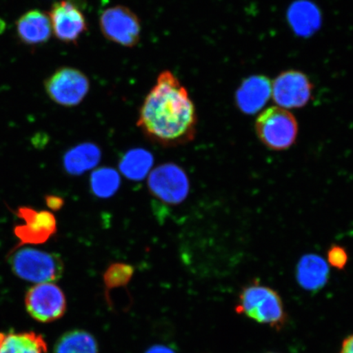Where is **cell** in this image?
<instances>
[{
  "label": "cell",
  "mask_w": 353,
  "mask_h": 353,
  "mask_svg": "<svg viewBox=\"0 0 353 353\" xmlns=\"http://www.w3.org/2000/svg\"><path fill=\"white\" fill-rule=\"evenodd\" d=\"M197 122L187 88L170 70L162 72L141 105L137 125L152 143L174 148L195 139Z\"/></svg>",
  "instance_id": "1"
},
{
  "label": "cell",
  "mask_w": 353,
  "mask_h": 353,
  "mask_svg": "<svg viewBox=\"0 0 353 353\" xmlns=\"http://www.w3.org/2000/svg\"><path fill=\"white\" fill-rule=\"evenodd\" d=\"M236 310L258 323L272 328L281 329L286 321L280 295L274 290L259 285L258 282L242 290Z\"/></svg>",
  "instance_id": "2"
},
{
  "label": "cell",
  "mask_w": 353,
  "mask_h": 353,
  "mask_svg": "<svg viewBox=\"0 0 353 353\" xmlns=\"http://www.w3.org/2000/svg\"><path fill=\"white\" fill-rule=\"evenodd\" d=\"M10 265L17 276L33 283H48L60 279L64 266L59 255L23 247L10 255Z\"/></svg>",
  "instance_id": "3"
},
{
  "label": "cell",
  "mask_w": 353,
  "mask_h": 353,
  "mask_svg": "<svg viewBox=\"0 0 353 353\" xmlns=\"http://www.w3.org/2000/svg\"><path fill=\"white\" fill-rule=\"evenodd\" d=\"M255 128L261 142L274 151L290 148L297 139L296 119L284 108L272 107L264 110L256 121Z\"/></svg>",
  "instance_id": "4"
},
{
  "label": "cell",
  "mask_w": 353,
  "mask_h": 353,
  "mask_svg": "<svg viewBox=\"0 0 353 353\" xmlns=\"http://www.w3.org/2000/svg\"><path fill=\"white\" fill-rule=\"evenodd\" d=\"M99 26L103 37L119 46L134 48L140 42L142 23L139 16L126 6L105 8L101 13Z\"/></svg>",
  "instance_id": "5"
},
{
  "label": "cell",
  "mask_w": 353,
  "mask_h": 353,
  "mask_svg": "<svg viewBox=\"0 0 353 353\" xmlns=\"http://www.w3.org/2000/svg\"><path fill=\"white\" fill-rule=\"evenodd\" d=\"M47 94L55 103L65 108L81 104L90 90L86 74L77 68L63 66L44 82Z\"/></svg>",
  "instance_id": "6"
},
{
  "label": "cell",
  "mask_w": 353,
  "mask_h": 353,
  "mask_svg": "<svg viewBox=\"0 0 353 353\" xmlns=\"http://www.w3.org/2000/svg\"><path fill=\"white\" fill-rule=\"evenodd\" d=\"M25 305L34 320L50 323L64 316L66 300L60 287L48 282L32 287L26 294Z\"/></svg>",
  "instance_id": "7"
},
{
  "label": "cell",
  "mask_w": 353,
  "mask_h": 353,
  "mask_svg": "<svg viewBox=\"0 0 353 353\" xmlns=\"http://www.w3.org/2000/svg\"><path fill=\"white\" fill-rule=\"evenodd\" d=\"M48 17L52 33L61 42L77 44L88 32L86 17L76 0H61L54 3Z\"/></svg>",
  "instance_id": "8"
},
{
  "label": "cell",
  "mask_w": 353,
  "mask_h": 353,
  "mask_svg": "<svg viewBox=\"0 0 353 353\" xmlns=\"http://www.w3.org/2000/svg\"><path fill=\"white\" fill-rule=\"evenodd\" d=\"M148 186L153 195L168 204L183 202L188 195V176L174 164L162 165L149 176Z\"/></svg>",
  "instance_id": "9"
},
{
  "label": "cell",
  "mask_w": 353,
  "mask_h": 353,
  "mask_svg": "<svg viewBox=\"0 0 353 353\" xmlns=\"http://www.w3.org/2000/svg\"><path fill=\"white\" fill-rule=\"evenodd\" d=\"M312 85L305 74L290 70L280 74L273 83L272 94L281 108H299L310 100Z\"/></svg>",
  "instance_id": "10"
},
{
  "label": "cell",
  "mask_w": 353,
  "mask_h": 353,
  "mask_svg": "<svg viewBox=\"0 0 353 353\" xmlns=\"http://www.w3.org/2000/svg\"><path fill=\"white\" fill-rule=\"evenodd\" d=\"M16 29L20 41L28 46H38L47 43L52 33L50 17L39 10L24 13L17 20Z\"/></svg>",
  "instance_id": "11"
},
{
  "label": "cell",
  "mask_w": 353,
  "mask_h": 353,
  "mask_svg": "<svg viewBox=\"0 0 353 353\" xmlns=\"http://www.w3.org/2000/svg\"><path fill=\"white\" fill-rule=\"evenodd\" d=\"M272 85L267 77L254 76L246 79L236 92V103L243 112H259L272 95Z\"/></svg>",
  "instance_id": "12"
},
{
  "label": "cell",
  "mask_w": 353,
  "mask_h": 353,
  "mask_svg": "<svg viewBox=\"0 0 353 353\" xmlns=\"http://www.w3.org/2000/svg\"><path fill=\"white\" fill-rule=\"evenodd\" d=\"M25 224L17 228V236L22 241L42 243L54 235L57 223L54 215L50 212L23 211Z\"/></svg>",
  "instance_id": "13"
},
{
  "label": "cell",
  "mask_w": 353,
  "mask_h": 353,
  "mask_svg": "<svg viewBox=\"0 0 353 353\" xmlns=\"http://www.w3.org/2000/svg\"><path fill=\"white\" fill-rule=\"evenodd\" d=\"M47 351L46 339L34 331L0 332V353H47Z\"/></svg>",
  "instance_id": "14"
},
{
  "label": "cell",
  "mask_w": 353,
  "mask_h": 353,
  "mask_svg": "<svg viewBox=\"0 0 353 353\" xmlns=\"http://www.w3.org/2000/svg\"><path fill=\"white\" fill-rule=\"evenodd\" d=\"M329 267L325 260L316 254L303 256L297 267V279L303 288L316 291L328 281Z\"/></svg>",
  "instance_id": "15"
},
{
  "label": "cell",
  "mask_w": 353,
  "mask_h": 353,
  "mask_svg": "<svg viewBox=\"0 0 353 353\" xmlns=\"http://www.w3.org/2000/svg\"><path fill=\"white\" fill-rule=\"evenodd\" d=\"M288 19L295 33L308 37L316 32L321 25L320 12L308 1H298L290 8Z\"/></svg>",
  "instance_id": "16"
},
{
  "label": "cell",
  "mask_w": 353,
  "mask_h": 353,
  "mask_svg": "<svg viewBox=\"0 0 353 353\" xmlns=\"http://www.w3.org/2000/svg\"><path fill=\"white\" fill-rule=\"evenodd\" d=\"M101 152L97 145L85 143L70 150L64 157L65 170L72 175H79L94 168L100 161Z\"/></svg>",
  "instance_id": "17"
},
{
  "label": "cell",
  "mask_w": 353,
  "mask_h": 353,
  "mask_svg": "<svg viewBox=\"0 0 353 353\" xmlns=\"http://www.w3.org/2000/svg\"><path fill=\"white\" fill-rule=\"evenodd\" d=\"M153 164L151 153L143 149L132 150L127 152L120 163V169L126 178L141 180L148 174Z\"/></svg>",
  "instance_id": "18"
},
{
  "label": "cell",
  "mask_w": 353,
  "mask_h": 353,
  "mask_svg": "<svg viewBox=\"0 0 353 353\" xmlns=\"http://www.w3.org/2000/svg\"><path fill=\"white\" fill-rule=\"evenodd\" d=\"M54 353H99V348L90 334L74 330L61 337L56 344Z\"/></svg>",
  "instance_id": "19"
},
{
  "label": "cell",
  "mask_w": 353,
  "mask_h": 353,
  "mask_svg": "<svg viewBox=\"0 0 353 353\" xmlns=\"http://www.w3.org/2000/svg\"><path fill=\"white\" fill-rule=\"evenodd\" d=\"M121 178L117 172L110 168H101L91 176V188L97 196L107 198L117 192Z\"/></svg>",
  "instance_id": "20"
},
{
  "label": "cell",
  "mask_w": 353,
  "mask_h": 353,
  "mask_svg": "<svg viewBox=\"0 0 353 353\" xmlns=\"http://www.w3.org/2000/svg\"><path fill=\"white\" fill-rule=\"evenodd\" d=\"M134 268L131 265L116 263L110 265L104 274V283L108 289L125 286L134 275Z\"/></svg>",
  "instance_id": "21"
},
{
  "label": "cell",
  "mask_w": 353,
  "mask_h": 353,
  "mask_svg": "<svg viewBox=\"0 0 353 353\" xmlns=\"http://www.w3.org/2000/svg\"><path fill=\"white\" fill-rule=\"evenodd\" d=\"M328 263L334 268L343 269L347 263L348 255L343 247L334 245L330 247L327 253Z\"/></svg>",
  "instance_id": "22"
},
{
  "label": "cell",
  "mask_w": 353,
  "mask_h": 353,
  "mask_svg": "<svg viewBox=\"0 0 353 353\" xmlns=\"http://www.w3.org/2000/svg\"><path fill=\"white\" fill-rule=\"evenodd\" d=\"M339 353H353V334L343 341Z\"/></svg>",
  "instance_id": "23"
},
{
  "label": "cell",
  "mask_w": 353,
  "mask_h": 353,
  "mask_svg": "<svg viewBox=\"0 0 353 353\" xmlns=\"http://www.w3.org/2000/svg\"><path fill=\"white\" fill-rule=\"evenodd\" d=\"M48 204L52 209H60L63 205V201L59 197H50L48 199Z\"/></svg>",
  "instance_id": "24"
},
{
  "label": "cell",
  "mask_w": 353,
  "mask_h": 353,
  "mask_svg": "<svg viewBox=\"0 0 353 353\" xmlns=\"http://www.w3.org/2000/svg\"><path fill=\"white\" fill-rule=\"evenodd\" d=\"M147 353H174L173 351L166 347L157 346L150 348Z\"/></svg>",
  "instance_id": "25"
}]
</instances>
